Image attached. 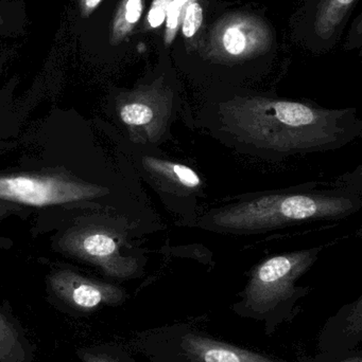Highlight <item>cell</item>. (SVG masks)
Returning <instances> with one entry per match:
<instances>
[{
    "mask_svg": "<svg viewBox=\"0 0 362 362\" xmlns=\"http://www.w3.org/2000/svg\"><path fill=\"white\" fill-rule=\"evenodd\" d=\"M108 193L97 185L61 174L0 175V200L33 206L94 199Z\"/></svg>",
    "mask_w": 362,
    "mask_h": 362,
    "instance_id": "obj_6",
    "label": "cell"
},
{
    "mask_svg": "<svg viewBox=\"0 0 362 362\" xmlns=\"http://www.w3.org/2000/svg\"><path fill=\"white\" fill-rule=\"evenodd\" d=\"M197 0H172L166 16L165 45L169 46L180 29L183 15L191 2Z\"/></svg>",
    "mask_w": 362,
    "mask_h": 362,
    "instance_id": "obj_14",
    "label": "cell"
},
{
    "mask_svg": "<svg viewBox=\"0 0 362 362\" xmlns=\"http://www.w3.org/2000/svg\"><path fill=\"white\" fill-rule=\"evenodd\" d=\"M83 359L85 362H120L116 359L111 358L108 356H97V355L85 354L83 355Z\"/></svg>",
    "mask_w": 362,
    "mask_h": 362,
    "instance_id": "obj_20",
    "label": "cell"
},
{
    "mask_svg": "<svg viewBox=\"0 0 362 362\" xmlns=\"http://www.w3.org/2000/svg\"><path fill=\"white\" fill-rule=\"evenodd\" d=\"M208 133L242 154L266 160L336 150L361 135L351 110H331L261 95H233L199 112Z\"/></svg>",
    "mask_w": 362,
    "mask_h": 362,
    "instance_id": "obj_1",
    "label": "cell"
},
{
    "mask_svg": "<svg viewBox=\"0 0 362 362\" xmlns=\"http://www.w3.org/2000/svg\"><path fill=\"white\" fill-rule=\"evenodd\" d=\"M142 165L166 204H172L174 210L178 208L180 212L185 199L195 208L197 198L201 196L202 180L193 169L157 156L142 157Z\"/></svg>",
    "mask_w": 362,
    "mask_h": 362,
    "instance_id": "obj_9",
    "label": "cell"
},
{
    "mask_svg": "<svg viewBox=\"0 0 362 362\" xmlns=\"http://www.w3.org/2000/svg\"><path fill=\"white\" fill-rule=\"evenodd\" d=\"M62 245L72 255L99 266L108 276L130 278L140 269L137 259L121 255L120 240L106 228L72 230L64 236Z\"/></svg>",
    "mask_w": 362,
    "mask_h": 362,
    "instance_id": "obj_8",
    "label": "cell"
},
{
    "mask_svg": "<svg viewBox=\"0 0 362 362\" xmlns=\"http://www.w3.org/2000/svg\"><path fill=\"white\" fill-rule=\"evenodd\" d=\"M12 329L8 325L4 317L0 315V359L8 354L10 341L13 340Z\"/></svg>",
    "mask_w": 362,
    "mask_h": 362,
    "instance_id": "obj_17",
    "label": "cell"
},
{
    "mask_svg": "<svg viewBox=\"0 0 362 362\" xmlns=\"http://www.w3.org/2000/svg\"><path fill=\"white\" fill-rule=\"evenodd\" d=\"M178 107L176 93L159 80L129 93L117 112L133 139L144 144H157L167 140Z\"/></svg>",
    "mask_w": 362,
    "mask_h": 362,
    "instance_id": "obj_5",
    "label": "cell"
},
{
    "mask_svg": "<svg viewBox=\"0 0 362 362\" xmlns=\"http://www.w3.org/2000/svg\"><path fill=\"white\" fill-rule=\"evenodd\" d=\"M142 12L144 0H123L112 23V44H119L133 31L142 17Z\"/></svg>",
    "mask_w": 362,
    "mask_h": 362,
    "instance_id": "obj_13",
    "label": "cell"
},
{
    "mask_svg": "<svg viewBox=\"0 0 362 362\" xmlns=\"http://www.w3.org/2000/svg\"><path fill=\"white\" fill-rule=\"evenodd\" d=\"M319 252V248L295 251L264 261L253 270L239 301L234 303V314L263 323L267 336L295 320L301 310L299 302L310 291L298 282L314 265Z\"/></svg>",
    "mask_w": 362,
    "mask_h": 362,
    "instance_id": "obj_3",
    "label": "cell"
},
{
    "mask_svg": "<svg viewBox=\"0 0 362 362\" xmlns=\"http://www.w3.org/2000/svg\"><path fill=\"white\" fill-rule=\"evenodd\" d=\"M102 0H81V12L83 16H89L101 4Z\"/></svg>",
    "mask_w": 362,
    "mask_h": 362,
    "instance_id": "obj_19",
    "label": "cell"
},
{
    "mask_svg": "<svg viewBox=\"0 0 362 362\" xmlns=\"http://www.w3.org/2000/svg\"><path fill=\"white\" fill-rule=\"evenodd\" d=\"M202 23H203V8L197 0L187 6L183 15L182 23H181L183 35L187 38L193 37L201 28Z\"/></svg>",
    "mask_w": 362,
    "mask_h": 362,
    "instance_id": "obj_15",
    "label": "cell"
},
{
    "mask_svg": "<svg viewBox=\"0 0 362 362\" xmlns=\"http://www.w3.org/2000/svg\"><path fill=\"white\" fill-rule=\"evenodd\" d=\"M303 361L305 362H362V350L346 355V356L337 357V358L317 354L316 356L310 357V358H303Z\"/></svg>",
    "mask_w": 362,
    "mask_h": 362,
    "instance_id": "obj_18",
    "label": "cell"
},
{
    "mask_svg": "<svg viewBox=\"0 0 362 362\" xmlns=\"http://www.w3.org/2000/svg\"><path fill=\"white\" fill-rule=\"evenodd\" d=\"M271 45L272 32L263 19L248 13H235L214 25L206 52L219 63H238L264 54Z\"/></svg>",
    "mask_w": 362,
    "mask_h": 362,
    "instance_id": "obj_7",
    "label": "cell"
},
{
    "mask_svg": "<svg viewBox=\"0 0 362 362\" xmlns=\"http://www.w3.org/2000/svg\"><path fill=\"white\" fill-rule=\"evenodd\" d=\"M355 1L356 0H321L315 23L318 35L329 38Z\"/></svg>",
    "mask_w": 362,
    "mask_h": 362,
    "instance_id": "obj_12",
    "label": "cell"
},
{
    "mask_svg": "<svg viewBox=\"0 0 362 362\" xmlns=\"http://www.w3.org/2000/svg\"><path fill=\"white\" fill-rule=\"evenodd\" d=\"M50 284L57 297L82 310H93L100 305H118L125 299L123 289L89 280L69 270L53 274Z\"/></svg>",
    "mask_w": 362,
    "mask_h": 362,
    "instance_id": "obj_11",
    "label": "cell"
},
{
    "mask_svg": "<svg viewBox=\"0 0 362 362\" xmlns=\"http://www.w3.org/2000/svg\"><path fill=\"white\" fill-rule=\"evenodd\" d=\"M361 206V197L346 189L268 194L212 210L199 226L223 233H256L310 219L340 218Z\"/></svg>",
    "mask_w": 362,
    "mask_h": 362,
    "instance_id": "obj_2",
    "label": "cell"
},
{
    "mask_svg": "<svg viewBox=\"0 0 362 362\" xmlns=\"http://www.w3.org/2000/svg\"><path fill=\"white\" fill-rule=\"evenodd\" d=\"M6 204H0V216L6 213Z\"/></svg>",
    "mask_w": 362,
    "mask_h": 362,
    "instance_id": "obj_21",
    "label": "cell"
},
{
    "mask_svg": "<svg viewBox=\"0 0 362 362\" xmlns=\"http://www.w3.org/2000/svg\"><path fill=\"white\" fill-rule=\"evenodd\" d=\"M362 297L344 305L329 319L319 334L318 355L324 357L346 356L361 350Z\"/></svg>",
    "mask_w": 362,
    "mask_h": 362,
    "instance_id": "obj_10",
    "label": "cell"
},
{
    "mask_svg": "<svg viewBox=\"0 0 362 362\" xmlns=\"http://www.w3.org/2000/svg\"><path fill=\"white\" fill-rule=\"evenodd\" d=\"M172 0H153L150 11L147 16V23L152 29L161 27L166 21L168 8Z\"/></svg>",
    "mask_w": 362,
    "mask_h": 362,
    "instance_id": "obj_16",
    "label": "cell"
},
{
    "mask_svg": "<svg viewBox=\"0 0 362 362\" xmlns=\"http://www.w3.org/2000/svg\"><path fill=\"white\" fill-rule=\"evenodd\" d=\"M149 341L151 362H305L284 361L222 341L191 323L157 329Z\"/></svg>",
    "mask_w": 362,
    "mask_h": 362,
    "instance_id": "obj_4",
    "label": "cell"
}]
</instances>
